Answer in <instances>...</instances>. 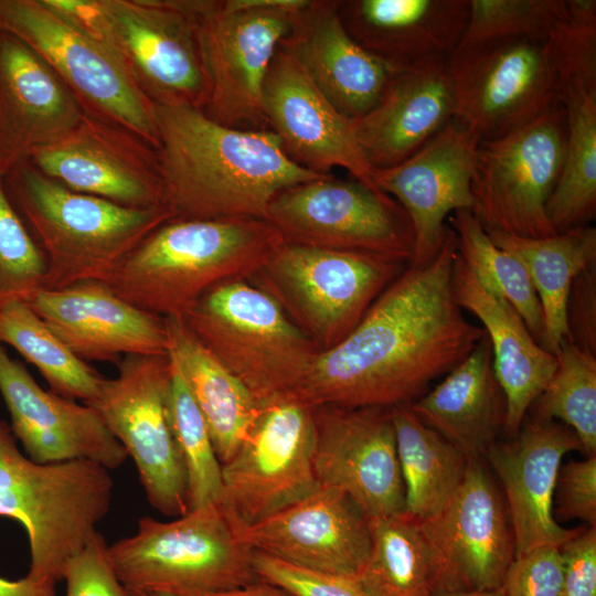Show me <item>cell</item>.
I'll return each instance as SVG.
<instances>
[{
	"instance_id": "1",
	"label": "cell",
	"mask_w": 596,
	"mask_h": 596,
	"mask_svg": "<svg viewBox=\"0 0 596 596\" xmlns=\"http://www.w3.org/2000/svg\"><path fill=\"white\" fill-rule=\"evenodd\" d=\"M456 256L448 227L437 256L407 265L343 340L316 354L289 398L309 407L391 408L424 395L486 334L455 299Z\"/></svg>"
},
{
	"instance_id": "2",
	"label": "cell",
	"mask_w": 596,
	"mask_h": 596,
	"mask_svg": "<svg viewBox=\"0 0 596 596\" xmlns=\"http://www.w3.org/2000/svg\"><path fill=\"white\" fill-rule=\"evenodd\" d=\"M153 107L157 162L172 220H267L279 192L328 177L291 160L269 129L227 127L188 105Z\"/></svg>"
},
{
	"instance_id": "3",
	"label": "cell",
	"mask_w": 596,
	"mask_h": 596,
	"mask_svg": "<svg viewBox=\"0 0 596 596\" xmlns=\"http://www.w3.org/2000/svg\"><path fill=\"white\" fill-rule=\"evenodd\" d=\"M284 242L267 220H170L106 284L143 311L182 319L214 287L251 279Z\"/></svg>"
},
{
	"instance_id": "4",
	"label": "cell",
	"mask_w": 596,
	"mask_h": 596,
	"mask_svg": "<svg viewBox=\"0 0 596 596\" xmlns=\"http://www.w3.org/2000/svg\"><path fill=\"white\" fill-rule=\"evenodd\" d=\"M3 184L43 252L45 289L107 283L131 251L173 219L167 206L137 209L75 192L30 161L13 168Z\"/></svg>"
},
{
	"instance_id": "5",
	"label": "cell",
	"mask_w": 596,
	"mask_h": 596,
	"mask_svg": "<svg viewBox=\"0 0 596 596\" xmlns=\"http://www.w3.org/2000/svg\"><path fill=\"white\" fill-rule=\"evenodd\" d=\"M113 492L109 470L93 461L34 462L0 419V515L18 521L26 532L29 578L55 584L63 579L66 562L98 532Z\"/></svg>"
},
{
	"instance_id": "6",
	"label": "cell",
	"mask_w": 596,
	"mask_h": 596,
	"mask_svg": "<svg viewBox=\"0 0 596 596\" xmlns=\"http://www.w3.org/2000/svg\"><path fill=\"white\" fill-rule=\"evenodd\" d=\"M182 320L260 406L289 397L319 352L279 304L248 279L214 287Z\"/></svg>"
},
{
	"instance_id": "7",
	"label": "cell",
	"mask_w": 596,
	"mask_h": 596,
	"mask_svg": "<svg viewBox=\"0 0 596 596\" xmlns=\"http://www.w3.org/2000/svg\"><path fill=\"white\" fill-rule=\"evenodd\" d=\"M108 557L129 592L209 596L258 579L253 551L216 504L171 521L143 517L135 534L108 545Z\"/></svg>"
},
{
	"instance_id": "8",
	"label": "cell",
	"mask_w": 596,
	"mask_h": 596,
	"mask_svg": "<svg viewBox=\"0 0 596 596\" xmlns=\"http://www.w3.org/2000/svg\"><path fill=\"white\" fill-rule=\"evenodd\" d=\"M46 1L107 43L152 103L204 109L209 84L187 1Z\"/></svg>"
},
{
	"instance_id": "9",
	"label": "cell",
	"mask_w": 596,
	"mask_h": 596,
	"mask_svg": "<svg viewBox=\"0 0 596 596\" xmlns=\"http://www.w3.org/2000/svg\"><path fill=\"white\" fill-rule=\"evenodd\" d=\"M209 84L203 111L240 129H267L266 75L295 13L309 0L187 1Z\"/></svg>"
},
{
	"instance_id": "10",
	"label": "cell",
	"mask_w": 596,
	"mask_h": 596,
	"mask_svg": "<svg viewBox=\"0 0 596 596\" xmlns=\"http://www.w3.org/2000/svg\"><path fill=\"white\" fill-rule=\"evenodd\" d=\"M407 264L284 242L248 280L326 351L343 340Z\"/></svg>"
},
{
	"instance_id": "11",
	"label": "cell",
	"mask_w": 596,
	"mask_h": 596,
	"mask_svg": "<svg viewBox=\"0 0 596 596\" xmlns=\"http://www.w3.org/2000/svg\"><path fill=\"white\" fill-rule=\"evenodd\" d=\"M0 30L39 55L88 113L132 132L158 148L152 100L118 54L46 0H0Z\"/></svg>"
},
{
	"instance_id": "12",
	"label": "cell",
	"mask_w": 596,
	"mask_h": 596,
	"mask_svg": "<svg viewBox=\"0 0 596 596\" xmlns=\"http://www.w3.org/2000/svg\"><path fill=\"white\" fill-rule=\"evenodd\" d=\"M566 114L558 103L531 123L478 143L470 210L489 234L526 238L557 234L546 213L565 150Z\"/></svg>"
},
{
	"instance_id": "13",
	"label": "cell",
	"mask_w": 596,
	"mask_h": 596,
	"mask_svg": "<svg viewBox=\"0 0 596 596\" xmlns=\"http://www.w3.org/2000/svg\"><path fill=\"white\" fill-rule=\"evenodd\" d=\"M91 404L137 468L148 502L166 517L189 511L187 472L169 416V355H127Z\"/></svg>"
},
{
	"instance_id": "14",
	"label": "cell",
	"mask_w": 596,
	"mask_h": 596,
	"mask_svg": "<svg viewBox=\"0 0 596 596\" xmlns=\"http://www.w3.org/2000/svg\"><path fill=\"white\" fill-rule=\"evenodd\" d=\"M267 221L286 243L363 253L409 264L414 233L397 201L352 179L333 175L287 188Z\"/></svg>"
},
{
	"instance_id": "15",
	"label": "cell",
	"mask_w": 596,
	"mask_h": 596,
	"mask_svg": "<svg viewBox=\"0 0 596 596\" xmlns=\"http://www.w3.org/2000/svg\"><path fill=\"white\" fill-rule=\"evenodd\" d=\"M448 64L454 119L480 141L515 130L561 103L547 40L509 39L456 50Z\"/></svg>"
},
{
	"instance_id": "16",
	"label": "cell",
	"mask_w": 596,
	"mask_h": 596,
	"mask_svg": "<svg viewBox=\"0 0 596 596\" xmlns=\"http://www.w3.org/2000/svg\"><path fill=\"white\" fill-rule=\"evenodd\" d=\"M313 407L286 397L262 406L249 435L222 465L219 508L233 530L254 524L318 487Z\"/></svg>"
},
{
	"instance_id": "17",
	"label": "cell",
	"mask_w": 596,
	"mask_h": 596,
	"mask_svg": "<svg viewBox=\"0 0 596 596\" xmlns=\"http://www.w3.org/2000/svg\"><path fill=\"white\" fill-rule=\"evenodd\" d=\"M313 471L319 486L345 493L369 519L405 511L391 408L313 407Z\"/></svg>"
},
{
	"instance_id": "18",
	"label": "cell",
	"mask_w": 596,
	"mask_h": 596,
	"mask_svg": "<svg viewBox=\"0 0 596 596\" xmlns=\"http://www.w3.org/2000/svg\"><path fill=\"white\" fill-rule=\"evenodd\" d=\"M421 525L440 592L500 588L514 557V540L508 510L481 459L469 460L450 501Z\"/></svg>"
},
{
	"instance_id": "19",
	"label": "cell",
	"mask_w": 596,
	"mask_h": 596,
	"mask_svg": "<svg viewBox=\"0 0 596 596\" xmlns=\"http://www.w3.org/2000/svg\"><path fill=\"white\" fill-rule=\"evenodd\" d=\"M125 128L85 110L63 138L35 149L29 161L75 192L125 206H166L157 155Z\"/></svg>"
},
{
	"instance_id": "20",
	"label": "cell",
	"mask_w": 596,
	"mask_h": 596,
	"mask_svg": "<svg viewBox=\"0 0 596 596\" xmlns=\"http://www.w3.org/2000/svg\"><path fill=\"white\" fill-rule=\"evenodd\" d=\"M479 139L457 120L402 162L374 170L376 188L406 212L414 233L411 266L430 263L439 253L448 217L471 210V180Z\"/></svg>"
},
{
	"instance_id": "21",
	"label": "cell",
	"mask_w": 596,
	"mask_h": 596,
	"mask_svg": "<svg viewBox=\"0 0 596 596\" xmlns=\"http://www.w3.org/2000/svg\"><path fill=\"white\" fill-rule=\"evenodd\" d=\"M263 109L267 129L279 138L296 163L326 175L342 168L353 179L379 190L374 169L358 143L353 119L328 100L299 62L280 45L266 75Z\"/></svg>"
},
{
	"instance_id": "22",
	"label": "cell",
	"mask_w": 596,
	"mask_h": 596,
	"mask_svg": "<svg viewBox=\"0 0 596 596\" xmlns=\"http://www.w3.org/2000/svg\"><path fill=\"white\" fill-rule=\"evenodd\" d=\"M234 532L254 552L351 577L358 576L371 547L370 519L345 493L324 486Z\"/></svg>"
},
{
	"instance_id": "23",
	"label": "cell",
	"mask_w": 596,
	"mask_h": 596,
	"mask_svg": "<svg viewBox=\"0 0 596 596\" xmlns=\"http://www.w3.org/2000/svg\"><path fill=\"white\" fill-rule=\"evenodd\" d=\"M0 395L12 434L34 462L88 460L111 470L128 458L92 405L42 389L1 343Z\"/></svg>"
},
{
	"instance_id": "24",
	"label": "cell",
	"mask_w": 596,
	"mask_h": 596,
	"mask_svg": "<svg viewBox=\"0 0 596 596\" xmlns=\"http://www.w3.org/2000/svg\"><path fill=\"white\" fill-rule=\"evenodd\" d=\"M582 450L562 423L532 416L518 433L497 441L485 457L499 478L514 540V556L542 546L560 547L582 529H565L554 515V492L563 457Z\"/></svg>"
},
{
	"instance_id": "25",
	"label": "cell",
	"mask_w": 596,
	"mask_h": 596,
	"mask_svg": "<svg viewBox=\"0 0 596 596\" xmlns=\"http://www.w3.org/2000/svg\"><path fill=\"white\" fill-rule=\"evenodd\" d=\"M25 304L85 362L118 364L127 355H167L163 318L118 297L106 283L42 288Z\"/></svg>"
},
{
	"instance_id": "26",
	"label": "cell",
	"mask_w": 596,
	"mask_h": 596,
	"mask_svg": "<svg viewBox=\"0 0 596 596\" xmlns=\"http://www.w3.org/2000/svg\"><path fill=\"white\" fill-rule=\"evenodd\" d=\"M85 109L31 49L0 30V177L71 132Z\"/></svg>"
},
{
	"instance_id": "27",
	"label": "cell",
	"mask_w": 596,
	"mask_h": 596,
	"mask_svg": "<svg viewBox=\"0 0 596 596\" xmlns=\"http://www.w3.org/2000/svg\"><path fill=\"white\" fill-rule=\"evenodd\" d=\"M448 57L400 66L376 104L353 119L358 143L374 170L402 162L454 119Z\"/></svg>"
},
{
	"instance_id": "28",
	"label": "cell",
	"mask_w": 596,
	"mask_h": 596,
	"mask_svg": "<svg viewBox=\"0 0 596 596\" xmlns=\"http://www.w3.org/2000/svg\"><path fill=\"white\" fill-rule=\"evenodd\" d=\"M341 1H310L292 17L280 46L345 117L356 119L379 100L400 67L359 44L340 15Z\"/></svg>"
},
{
	"instance_id": "29",
	"label": "cell",
	"mask_w": 596,
	"mask_h": 596,
	"mask_svg": "<svg viewBox=\"0 0 596 596\" xmlns=\"http://www.w3.org/2000/svg\"><path fill=\"white\" fill-rule=\"evenodd\" d=\"M453 286L459 307L481 322L490 341L494 373L507 402L504 433L512 437L552 377L556 356L533 338L520 313L480 281L458 254Z\"/></svg>"
},
{
	"instance_id": "30",
	"label": "cell",
	"mask_w": 596,
	"mask_h": 596,
	"mask_svg": "<svg viewBox=\"0 0 596 596\" xmlns=\"http://www.w3.org/2000/svg\"><path fill=\"white\" fill-rule=\"evenodd\" d=\"M340 15L364 49L405 66L455 52L467 25L469 0L342 1Z\"/></svg>"
},
{
	"instance_id": "31",
	"label": "cell",
	"mask_w": 596,
	"mask_h": 596,
	"mask_svg": "<svg viewBox=\"0 0 596 596\" xmlns=\"http://www.w3.org/2000/svg\"><path fill=\"white\" fill-rule=\"evenodd\" d=\"M428 427L481 459L504 433L507 402L497 380L487 336L434 389L409 404Z\"/></svg>"
},
{
	"instance_id": "32",
	"label": "cell",
	"mask_w": 596,
	"mask_h": 596,
	"mask_svg": "<svg viewBox=\"0 0 596 596\" xmlns=\"http://www.w3.org/2000/svg\"><path fill=\"white\" fill-rule=\"evenodd\" d=\"M168 355L207 426L222 465L241 448L262 406L244 384L191 332L180 318H163Z\"/></svg>"
},
{
	"instance_id": "33",
	"label": "cell",
	"mask_w": 596,
	"mask_h": 596,
	"mask_svg": "<svg viewBox=\"0 0 596 596\" xmlns=\"http://www.w3.org/2000/svg\"><path fill=\"white\" fill-rule=\"evenodd\" d=\"M488 235L524 266L543 313L542 347L555 355L567 340L566 302L573 280L596 263V228L585 225L542 238Z\"/></svg>"
},
{
	"instance_id": "34",
	"label": "cell",
	"mask_w": 596,
	"mask_h": 596,
	"mask_svg": "<svg viewBox=\"0 0 596 596\" xmlns=\"http://www.w3.org/2000/svg\"><path fill=\"white\" fill-rule=\"evenodd\" d=\"M405 491V512L423 521L437 514L460 487L469 459L426 426L409 404L391 407Z\"/></svg>"
},
{
	"instance_id": "35",
	"label": "cell",
	"mask_w": 596,
	"mask_h": 596,
	"mask_svg": "<svg viewBox=\"0 0 596 596\" xmlns=\"http://www.w3.org/2000/svg\"><path fill=\"white\" fill-rule=\"evenodd\" d=\"M371 547L355 577L369 596H429L440 592L421 521L402 513L370 519Z\"/></svg>"
},
{
	"instance_id": "36",
	"label": "cell",
	"mask_w": 596,
	"mask_h": 596,
	"mask_svg": "<svg viewBox=\"0 0 596 596\" xmlns=\"http://www.w3.org/2000/svg\"><path fill=\"white\" fill-rule=\"evenodd\" d=\"M560 102L566 114L565 150L546 204L556 233L589 225L596 215V88H565Z\"/></svg>"
},
{
	"instance_id": "37",
	"label": "cell",
	"mask_w": 596,
	"mask_h": 596,
	"mask_svg": "<svg viewBox=\"0 0 596 596\" xmlns=\"http://www.w3.org/2000/svg\"><path fill=\"white\" fill-rule=\"evenodd\" d=\"M0 343L34 365L53 393L88 405L98 398L106 377L76 356L28 304L0 308Z\"/></svg>"
},
{
	"instance_id": "38",
	"label": "cell",
	"mask_w": 596,
	"mask_h": 596,
	"mask_svg": "<svg viewBox=\"0 0 596 596\" xmlns=\"http://www.w3.org/2000/svg\"><path fill=\"white\" fill-rule=\"evenodd\" d=\"M447 224L455 233L457 254L462 263L520 313L533 338L542 345L543 313L521 262L492 242L470 210L454 212Z\"/></svg>"
},
{
	"instance_id": "39",
	"label": "cell",
	"mask_w": 596,
	"mask_h": 596,
	"mask_svg": "<svg viewBox=\"0 0 596 596\" xmlns=\"http://www.w3.org/2000/svg\"><path fill=\"white\" fill-rule=\"evenodd\" d=\"M557 365L532 404V416L564 424L582 450L596 455V355L565 340L555 353Z\"/></svg>"
},
{
	"instance_id": "40",
	"label": "cell",
	"mask_w": 596,
	"mask_h": 596,
	"mask_svg": "<svg viewBox=\"0 0 596 596\" xmlns=\"http://www.w3.org/2000/svg\"><path fill=\"white\" fill-rule=\"evenodd\" d=\"M169 416L185 467L189 511L210 504L219 505L223 488L222 464L204 418L173 364Z\"/></svg>"
},
{
	"instance_id": "41",
	"label": "cell",
	"mask_w": 596,
	"mask_h": 596,
	"mask_svg": "<svg viewBox=\"0 0 596 596\" xmlns=\"http://www.w3.org/2000/svg\"><path fill=\"white\" fill-rule=\"evenodd\" d=\"M565 18V0H469L467 25L456 50L520 38L546 41Z\"/></svg>"
},
{
	"instance_id": "42",
	"label": "cell",
	"mask_w": 596,
	"mask_h": 596,
	"mask_svg": "<svg viewBox=\"0 0 596 596\" xmlns=\"http://www.w3.org/2000/svg\"><path fill=\"white\" fill-rule=\"evenodd\" d=\"M46 260L13 206L0 177V308L25 302L44 287Z\"/></svg>"
},
{
	"instance_id": "43",
	"label": "cell",
	"mask_w": 596,
	"mask_h": 596,
	"mask_svg": "<svg viewBox=\"0 0 596 596\" xmlns=\"http://www.w3.org/2000/svg\"><path fill=\"white\" fill-rule=\"evenodd\" d=\"M566 18L547 39L560 79L568 87H596V1L565 0Z\"/></svg>"
},
{
	"instance_id": "44",
	"label": "cell",
	"mask_w": 596,
	"mask_h": 596,
	"mask_svg": "<svg viewBox=\"0 0 596 596\" xmlns=\"http://www.w3.org/2000/svg\"><path fill=\"white\" fill-rule=\"evenodd\" d=\"M253 567L258 579L294 596H369L355 577L304 568L254 551Z\"/></svg>"
},
{
	"instance_id": "45",
	"label": "cell",
	"mask_w": 596,
	"mask_h": 596,
	"mask_svg": "<svg viewBox=\"0 0 596 596\" xmlns=\"http://www.w3.org/2000/svg\"><path fill=\"white\" fill-rule=\"evenodd\" d=\"M499 589L502 596H563L560 547L542 546L515 555Z\"/></svg>"
},
{
	"instance_id": "46",
	"label": "cell",
	"mask_w": 596,
	"mask_h": 596,
	"mask_svg": "<svg viewBox=\"0 0 596 596\" xmlns=\"http://www.w3.org/2000/svg\"><path fill=\"white\" fill-rule=\"evenodd\" d=\"M63 579L66 596H129L110 564L108 544L99 532L66 562Z\"/></svg>"
},
{
	"instance_id": "47",
	"label": "cell",
	"mask_w": 596,
	"mask_h": 596,
	"mask_svg": "<svg viewBox=\"0 0 596 596\" xmlns=\"http://www.w3.org/2000/svg\"><path fill=\"white\" fill-rule=\"evenodd\" d=\"M557 515L596 525V455L561 465L555 492Z\"/></svg>"
},
{
	"instance_id": "48",
	"label": "cell",
	"mask_w": 596,
	"mask_h": 596,
	"mask_svg": "<svg viewBox=\"0 0 596 596\" xmlns=\"http://www.w3.org/2000/svg\"><path fill=\"white\" fill-rule=\"evenodd\" d=\"M567 340L596 355V263L573 280L566 302Z\"/></svg>"
},
{
	"instance_id": "49",
	"label": "cell",
	"mask_w": 596,
	"mask_h": 596,
	"mask_svg": "<svg viewBox=\"0 0 596 596\" xmlns=\"http://www.w3.org/2000/svg\"><path fill=\"white\" fill-rule=\"evenodd\" d=\"M563 596H596V528L581 530L560 546Z\"/></svg>"
},
{
	"instance_id": "50",
	"label": "cell",
	"mask_w": 596,
	"mask_h": 596,
	"mask_svg": "<svg viewBox=\"0 0 596 596\" xmlns=\"http://www.w3.org/2000/svg\"><path fill=\"white\" fill-rule=\"evenodd\" d=\"M56 584L24 576L18 581L0 577V596H57Z\"/></svg>"
},
{
	"instance_id": "51",
	"label": "cell",
	"mask_w": 596,
	"mask_h": 596,
	"mask_svg": "<svg viewBox=\"0 0 596 596\" xmlns=\"http://www.w3.org/2000/svg\"><path fill=\"white\" fill-rule=\"evenodd\" d=\"M209 596H294L289 592L274 584L257 579L251 584L232 590L212 594Z\"/></svg>"
},
{
	"instance_id": "52",
	"label": "cell",
	"mask_w": 596,
	"mask_h": 596,
	"mask_svg": "<svg viewBox=\"0 0 596 596\" xmlns=\"http://www.w3.org/2000/svg\"><path fill=\"white\" fill-rule=\"evenodd\" d=\"M429 596H502L500 589L496 590H441Z\"/></svg>"
},
{
	"instance_id": "53",
	"label": "cell",
	"mask_w": 596,
	"mask_h": 596,
	"mask_svg": "<svg viewBox=\"0 0 596 596\" xmlns=\"http://www.w3.org/2000/svg\"><path fill=\"white\" fill-rule=\"evenodd\" d=\"M129 596H171L167 594H159V593H143V592H129Z\"/></svg>"
}]
</instances>
